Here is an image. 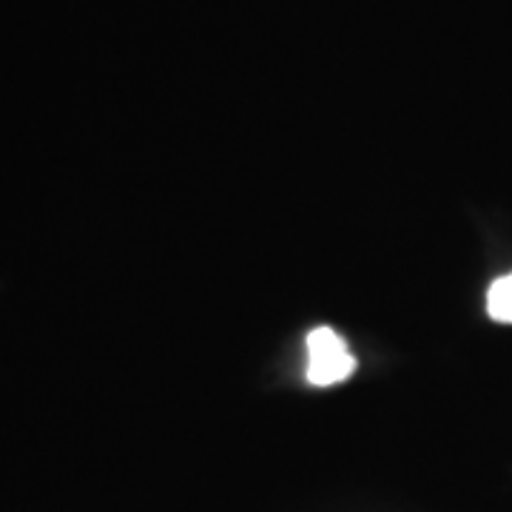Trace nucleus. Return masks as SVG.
Returning <instances> with one entry per match:
<instances>
[{
  "instance_id": "obj_1",
  "label": "nucleus",
  "mask_w": 512,
  "mask_h": 512,
  "mask_svg": "<svg viewBox=\"0 0 512 512\" xmlns=\"http://www.w3.org/2000/svg\"><path fill=\"white\" fill-rule=\"evenodd\" d=\"M356 367L345 339L333 328H316L308 333V382L330 387L345 382Z\"/></svg>"
},
{
  "instance_id": "obj_2",
  "label": "nucleus",
  "mask_w": 512,
  "mask_h": 512,
  "mask_svg": "<svg viewBox=\"0 0 512 512\" xmlns=\"http://www.w3.org/2000/svg\"><path fill=\"white\" fill-rule=\"evenodd\" d=\"M487 313L501 325H512V274L498 276L487 291Z\"/></svg>"
}]
</instances>
